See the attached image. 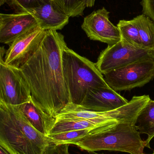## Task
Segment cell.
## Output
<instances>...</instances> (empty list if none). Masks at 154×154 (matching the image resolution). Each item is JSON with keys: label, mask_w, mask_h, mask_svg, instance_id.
Here are the masks:
<instances>
[{"label": "cell", "mask_w": 154, "mask_h": 154, "mask_svg": "<svg viewBox=\"0 0 154 154\" xmlns=\"http://www.w3.org/2000/svg\"><path fill=\"white\" fill-rule=\"evenodd\" d=\"M66 46L62 34L46 30L36 51L20 68L32 101L53 125L56 116L70 103L62 66Z\"/></svg>", "instance_id": "cell-1"}, {"label": "cell", "mask_w": 154, "mask_h": 154, "mask_svg": "<svg viewBox=\"0 0 154 154\" xmlns=\"http://www.w3.org/2000/svg\"><path fill=\"white\" fill-rule=\"evenodd\" d=\"M51 143L17 106L0 100V146L10 154H43Z\"/></svg>", "instance_id": "cell-2"}, {"label": "cell", "mask_w": 154, "mask_h": 154, "mask_svg": "<svg viewBox=\"0 0 154 154\" xmlns=\"http://www.w3.org/2000/svg\"><path fill=\"white\" fill-rule=\"evenodd\" d=\"M88 152L109 151L130 154L143 153L145 141L135 123H119L92 129L87 136L72 143Z\"/></svg>", "instance_id": "cell-3"}, {"label": "cell", "mask_w": 154, "mask_h": 154, "mask_svg": "<svg viewBox=\"0 0 154 154\" xmlns=\"http://www.w3.org/2000/svg\"><path fill=\"white\" fill-rule=\"evenodd\" d=\"M62 60L71 104L80 105L90 90L109 87L95 64L67 46L62 51Z\"/></svg>", "instance_id": "cell-4"}, {"label": "cell", "mask_w": 154, "mask_h": 154, "mask_svg": "<svg viewBox=\"0 0 154 154\" xmlns=\"http://www.w3.org/2000/svg\"><path fill=\"white\" fill-rule=\"evenodd\" d=\"M150 99L149 95L134 96L126 105L111 111L101 112L88 111L69 103L56 119H88L100 125L135 123L138 114Z\"/></svg>", "instance_id": "cell-5"}, {"label": "cell", "mask_w": 154, "mask_h": 154, "mask_svg": "<svg viewBox=\"0 0 154 154\" xmlns=\"http://www.w3.org/2000/svg\"><path fill=\"white\" fill-rule=\"evenodd\" d=\"M154 60V51L137 48L123 39L108 45L100 53L96 67L102 74L129 64L144 60Z\"/></svg>", "instance_id": "cell-6"}, {"label": "cell", "mask_w": 154, "mask_h": 154, "mask_svg": "<svg viewBox=\"0 0 154 154\" xmlns=\"http://www.w3.org/2000/svg\"><path fill=\"white\" fill-rule=\"evenodd\" d=\"M105 81L115 91L141 88L154 78V60L129 64L103 75Z\"/></svg>", "instance_id": "cell-7"}, {"label": "cell", "mask_w": 154, "mask_h": 154, "mask_svg": "<svg viewBox=\"0 0 154 154\" xmlns=\"http://www.w3.org/2000/svg\"><path fill=\"white\" fill-rule=\"evenodd\" d=\"M30 91L20 68L0 64V100L12 106H19L31 99Z\"/></svg>", "instance_id": "cell-8"}, {"label": "cell", "mask_w": 154, "mask_h": 154, "mask_svg": "<svg viewBox=\"0 0 154 154\" xmlns=\"http://www.w3.org/2000/svg\"><path fill=\"white\" fill-rule=\"evenodd\" d=\"M109 12L105 8L92 12L84 18L82 29L91 40L113 45L121 37L117 26L109 20Z\"/></svg>", "instance_id": "cell-9"}, {"label": "cell", "mask_w": 154, "mask_h": 154, "mask_svg": "<svg viewBox=\"0 0 154 154\" xmlns=\"http://www.w3.org/2000/svg\"><path fill=\"white\" fill-rule=\"evenodd\" d=\"M46 31L38 26L18 37L6 51L5 63L20 68L36 51Z\"/></svg>", "instance_id": "cell-10"}, {"label": "cell", "mask_w": 154, "mask_h": 154, "mask_svg": "<svg viewBox=\"0 0 154 154\" xmlns=\"http://www.w3.org/2000/svg\"><path fill=\"white\" fill-rule=\"evenodd\" d=\"M38 26L30 13H0V42L10 46L18 37Z\"/></svg>", "instance_id": "cell-11"}, {"label": "cell", "mask_w": 154, "mask_h": 154, "mask_svg": "<svg viewBox=\"0 0 154 154\" xmlns=\"http://www.w3.org/2000/svg\"><path fill=\"white\" fill-rule=\"evenodd\" d=\"M128 102L127 100L109 87L90 90L82 104L77 106L88 111L106 112L119 108Z\"/></svg>", "instance_id": "cell-12"}, {"label": "cell", "mask_w": 154, "mask_h": 154, "mask_svg": "<svg viewBox=\"0 0 154 154\" xmlns=\"http://www.w3.org/2000/svg\"><path fill=\"white\" fill-rule=\"evenodd\" d=\"M44 30H61L67 25L70 17L53 1L38 7L29 10Z\"/></svg>", "instance_id": "cell-13"}, {"label": "cell", "mask_w": 154, "mask_h": 154, "mask_svg": "<svg viewBox=\"0 0 154 154\" xmlns=\"http://www.w3.org/2000/svg\"><path fill=\"white\" fill-rule=\"evenodd\" d=\"M16 106L36 130L46 136L48 135L53 125L36 106L32 98L21 105Z\"/></svg>", "instance_id": "cell-14"}, {"label": "cell", "mask_w": 154, "mask_h": 154, "mask_svg": "<svg viewBox=\"0 0 154 154\" xmlns=\"http://www.w3.org/2000/svg\"><path fill=\"white\" fill-rule=\"evenodd\" d=\"M135 126L140 134L148 136L145 147L150 148V143L154 137V100L150 99L138 114Z\"/></svg>", "instance_id": "cell-15"}, {"label": "cell", "mask_w": 154, "mask_h": 154, "mask_svg": "<svg viewBox=\"0 0 154 154\" xmlns=\"http://www.w3.org/2000/svg\"><path fill=\"white\" fill-rule=\"evenodd\" d=\"M108 125L116 124L100 125L97 122L88 119H56L55 123L51 129L48 135L74 130L82 129L92 130L97 128Z\"/></svg>", "instance_id": "cell-16"}, {"label": "cell", "mask_w": 154, "mask_h": 154, "mask_svg": "<svg viewBox=\"0 0 154 154\" xmlns=\"http://www.w3.org/2000/svg\"><path fill=\"white\" fill-rule=\"evenodd\" d=\"M133 19L138 29L142 48L154 51V22L143 14Z\"/></svg>", "instance_id": "cell-17"}, {"label": "cell", "mask_w": 154, "mask_h": 154, "mask_svg": "<svg viewBox=\"0 0 154 154\" xmlns=\"http://www.w3.org/2000/svg\"><path fill=\"white\" fill-rule=\"evenodd\" d=\"M117 26L120 32L121 38L136 48H143L138 29L134 19L120 20Z\"/></svg>", "instance_id": "cell-18"}, {"label": "cell", "mask_w": 154, "mask_h": 154, "mask_svg": "<svg viewBox=\"0 0 154 154\" xmlns=\"http://www.w3.org/2000/svg\"><path fill=\"white\" fill-rule=\"evenodd\" d=\"M92 130H74L47 136L51 143L56 144H71L72 143L87 136Z\"/></svg>", "instance_id": "cell-19"}, {"label": "cell", "mask_w": 154, "mask_h": 154, "mask_svg": "<svg viewBox=\"0 0 154 154\" xmlns=\"http://www.w3.org/2000/svg\"><path fill=\"white\" fill-rule=\"evenodd\" d=\"M69 17L82 16L86 8L85 0H53Z\"/></svg>", "instance_id": "cell-20"}, {"label": "cell", "mask_w": 154, "mask_h": 154, "mask_svg": "<svg viewBox=\"0 0 154 154\" xmlns=\"http://www.w3.org/2000/svg\"><path fill=\"white\" fill-rule=\"evenodd\" d=\"M51 0H5V3L15 13L27 12L29 10L39 7Z\"/></svg>", "instance_id": "cell-21"}, {"label": "cell", "mask_w": 154, "mask_h": 154, "mask_svg": "<svg viewBox=\"0 0 154 154\" xmlns=\"http://www.w3.org/2000/svg\"><path fill=\"white\" fill-rule=\"evenodd\" d=\"M69 144H56L51 143L45 149L43 154H70L69 152Z\"/></svg>", "instance_id": "cell-22"}, {"label": "cell", "mask_w": 154, "mask_h": 154, "mask_svg": "<svg viewBox=\"0 0 154 154\" xmlns=\"http://www.w3.org/2000/svg\"><path fill=\"white\" fill-rule=\"evenodd\" d=\"M140 4L143 14L149 17L154 23V0H142Z\"/></svg>", "instance_id": "cell-23"}, {"label": "cell", "mask_w": 154, "mask_h": 154, "mask_svg": "<svg viewBox=\"0 0 154 154\" xmlns=\"http://www.w3.org/2000/svg\"><path fill=\"white\" fill-rule=\"evenodd\" d=\"M5 52H6V51H5L4 47L0 46V64H1V62L4 60Z\"/></svg>", "instance_id": "cell-24"}, {"label": "cell", "mask_w": 154, "mask_h": 154, "mask_svg": "<svg viewBox=\"0 0 154 154\" xmlns=\"http://www.w3.org/2000/svg\"><path fill=\"white\" fill-rule=\"evenodd\" d=\"M96 0H85L86 7H92L95 4Z\"/></svg>", "instance_id": "cell-25"}, {"label": "cell", "mask_w": 154, "mask_h": 154, "mask_svg": "<svg viewBox=\"0 0 154 154\" xmlns=\"http://www.w3.org/2000/svg\"><path fill=\"white\" fill-rule=\"evenodd\" d=\"M0 154H10L7 152L2 146H0Z\"/></svg>", "instance_id": "cell-26"}, {"label": "cell", "mask_w": 154, "mask_h": 154, "mask_svg": "<svg viewBox=\"0 0 154 154\" xmlns=\"http://www.w3.org/2000/svg\"><path fill=\"white\" fill-rule=\"evenodd\" d=\"M5 3V0H0V8H1V6L3 5Z\"/></svg>", "instance_id": "cell-27"}, {"label": "cell", "mask_w": 154, "mask_h": 154, "mask_svg": "<svg viewBox=\"0 0 154 154\" xmlns=\"http://www.w3.org/2000/svg\"><path fill=\"white\" fill-rule=\"evenodd\" d=\"M89 154H104L103 153L102 154H99L95 152H88Z\"/></svg>", "instance_id": "cell-28"}, {"label": "cell", "mask_w": 154, "mask_h": 154, "mask_svg": "<svg viewBox=\"0 0 154 154\" xmlns=\"http://www.w3.org/2000/svg\"><path fill=\"white\" fill-rule=\"evenodd\" d=\"M144 154V153H143V154ZM154 154V151L153 152V153H152V154Z\"/></svg>", "instance_id": "cell-29"}]
</instances>
